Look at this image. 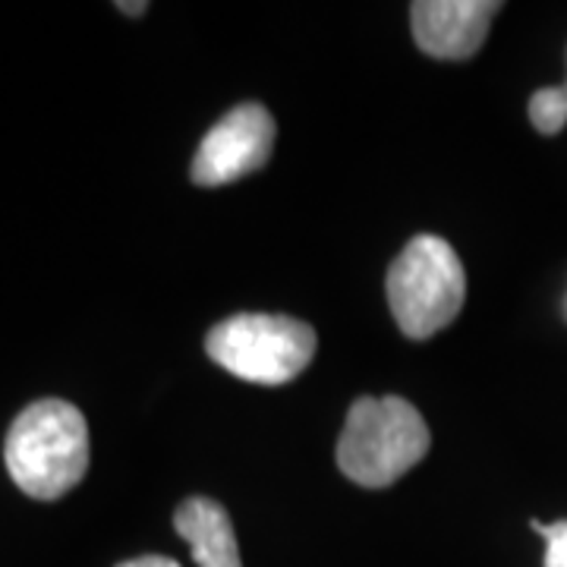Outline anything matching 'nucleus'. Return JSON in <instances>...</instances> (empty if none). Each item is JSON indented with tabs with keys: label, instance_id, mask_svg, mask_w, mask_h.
Segmentation results:
<instances>
[{
	"label": "nucleus",
	"instance_id": "9d476101",
	"mask_svg": "<svg viewBox=\"0 0 567 567\" xmlns=\"http://www.w3.org/2000/svg\"><path fill=\"white\" fill-rule=\"evenodd\" d=\"M117 567H181L177 561L164 558V555H142V558H133V561H123Z\"/></svg>",
	"mask_w": 567,
	"mask_h": 567
},
{
	"label": "nucleus",
	"instance_id": "f257e3e1",
	"mask_svg": "<svg viewBox=\"0 0 567 567\" xmlns=\"http://www.w3.org/2000/svg\"><path fill=\"white\" fill-rule=\"evenodd\" d=\"M7 473L39 502L63 498L89 470V425L80 406L44 398L22 410L3 442Z\"/></svg>",
	"mask_w": 567,
	"mask_h": 567
},
{
	"label": "nucleus",
	"instance_id": "0eeeda50",
	"mask_svg": "<svg viewBox=\"0 0 567 567\" xmlns=\"http://www.w3.org/2000/svg\"><path fill=\"white\" fill-rule=\"evenodd\" d=\"M174 529L189 543L193 561L199 567H244L234 524L218 502L186 498L174 514Z\"/></svg>",
	"mask_w": 567,
	"mask_h": 567
},
{
	"label": "nucleus",
	"instance_id": "7ed1b4c3",
	"mask_svg": "<svg viewBox=\"0 0 567 567\" xmlns=\"http://www.w3.org/2000/svg\"><path fill=\"white\" fill-rule=\"evenodd\" d=\"M466 297V275L447 240L420 234L388 268V306L413 341H425L457 319Z\"/></svg>",
	"mask_w": 567,
	"mask_h": 567
},
{
	"label": "nucleus",
	"instance_id": "1a4fd4ad",
	"mask_svg": "<svg viewBox=\"0 0 567 567\" xmlns=\"http://www.w3.org/2000/svg\"><path fill=\"white\" fill-rule=\"evenodd\" d=\"M533 529L546 539V567H567V520L533 524Z\"/></svg>",
	"mask_w": 567,
	"mask_h": 567
},
{
	"label": "nucleus",
	"instance_id": "9b49d317",
	"mask_svg": "<svg viewBox=\"0 0 567 567\" xmlns=\"http://www.w3.org/2000/svg\"><path fill=\"white\" fill-rule=\"evenodd\" d=\"M117 10L130 13V17H142L148 10V3H117Z\"/></svg>",
	"mask_w": 567,
	"mask_h": 567
},
{
	"label": "nucleus",
	"instance_id": "39448f33",
	"mask_svg": "<svg viewBox=\"0 0 567 567\" xmlns=\"http://www.w3.org/2000/svg\"><path fill=\"white\" fill-rule=\"evenodd\" d=\"M275 148V121L262 104H240L215 123L193 158L196 186H224L262 171Z\"/></svg>",
	"mask_w": 567,
	"mask_h": 567
},
{
	"label": "nucleus",
	"instance_id": "20e7f679",
	"mask_svg": "<svg viewBox=\"0 0 567 567\" xmlns=\"http://www.w3.org/2000/svg\"><path fill=\"white\" fill-rule=\"evenodd\" d=\"M205 350L230 375L256 385H284L316 357V331L290 316L244 312L215 324Z\"/></svg>",
	"mask_w": 567,
	"mask_h": 567
},
{
	"label": "nucleus",
	"instance_id": "f03ea898",
	"mask_svg": "<svg viewBox=\"0 0 567 567\" xmlns=\"http://www.w3.org/2000/svg\"><path fill=\"white\" fill-rule=\"evenodd\" d=\"M432 445L420 410L404 398H360L347 413L338 466L363 488H385L420 464Z\"/></svg>",
	"mask_w": 567,
	"mask_h": 567
},
{
	"label": "nucleus",
	"instance_id": "423d86ee",
	"mask_svg": "<svg viewBox=\"0 0 567 567\" xmlns=\"http://www.w3.org/2000/svg\"><path fill=\"white\" fill-rule=\"evenodd\" d=\"M502 10L495 0H416L410 7L413 39L439 61H470L488 35V22Z\"/></svg>",
	"mask_w": 567,
	"mask_h": 567
},
{
	"label": "nucleus",
	"instance_id": "6e6552de",
	"mask_svg": "<svg viewBox=\"0 0 567 567\" xmlns=\"http://www.w3.org/2000/svg\"><path fill=\"white\" fill-rule=\"evenodd\" d=\"M529 121L543 133V136H555L561 133L567 123V82L558 89H539L529 99Z\"/></svg>",
	"mask_w": 567,
	"mask_h": 567
}]
</instances>
